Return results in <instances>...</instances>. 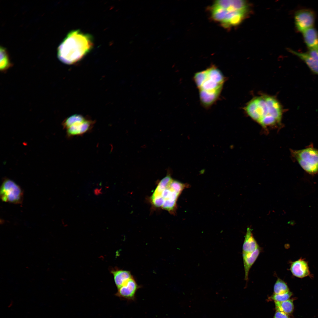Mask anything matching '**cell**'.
Instances as JSON below:
<instances>
[{
	"label": "cell",
	"instance_id": "obj_1",
	"mask_svg": "<svg viewBox=\"0 0 318 318\" xmlns=\"http://www.w3.org/2000/svg\"><path fill=\"white\" fill-rule=\"evenodd\" d=\"M244 109L250 118L264 128L279 126L281 122L282 107L273 96L264 94L255 97Z\"/></svg>",
	"mask_w": 318,
	"mask_h": 318
},
{
	"label": "cell",
	"instance_id": "obj_2",
	"mask_svg": "<svg viewBox=\"0 0 318 318\" xmlns=\"http://www.w3.org/2000/svg\"><path fill=\"white\" fill-rule=\"evenodd\" d=\"M193 79L198 90L201 104L205 108H209L218 99L226 78L218 68L212 65L196 73Z\"/></svg>",
	"mask_w": 318,
	"mask_h": 318
},
{
	"label": "cell",
	"instance_id": "obj_3",
	"mask_svg": "<svg viewBox=\"0 0 318 318\" xmlns=\"http://www.w3.org/2000/svg\"><path fill=\"white\" fill-rule=\"evenodd\" d=\"M92 35L79 30L68 33L57 49V57L64 64H71L79 61L92 49Z\"/></svg>",
	"mask_w": 318,
	"mask_h": 318
},
{
	"label": "cell",
	"instance_id": "obj_4",
	"mask_svg": "<svg viewBox=\"0 0 318 318\" xmlns=\"http://www.w3.org/2000/svg\"><path fill=\"white\" fill-rule=\"evenodd\" d=\"M188 185L173 179L169 175L162 179L150 198L153 207L162 209L174 214L177 209L178 199Z\"/></svg>",
	"mask_w": 318,
	"mask_h": 318
},
{
	"label": "cell",
	"instance_id": "obj_5",
	"mask_svg": "<svg viewBox=\"0 0 318 318\" xmlns=\"http://www.w3.org/2000/svg\"><path fill=\"white\" fill-rule=\"evenodd\" d=\"M292 157L302 168L310 175L318 173V149L312 146L299 150H292Z\"/></svg>",
	"mask_w": 318,
	"mask_h": 318
},
{
	"label": "cell",
	"instance_id": "obj_6",
	"mask_svg": "<svg viewBox=\"0 0 318 318\" xmlns=\"http://www.w3.org/2000/svg\"><path fill=\"white\" fill-rule=\"evenodd\" d=\"M94 122L87 119L82 115H75L66 118L62 125L67 130L68 137L80 135L88 131L91 128Z\"/></svg>",
	"mask_w": 318,
	"mask_h": 318
},
{
	"label": "cell",
	"instance_id": "obj_7",
	"mask_svg": "<svg viewBox=\"0 0 318 318\" xmlns=\"http://www.w3.org/2000/svg\"><path fill=\"white\" fill-rule=\"evenodd\" d=\"M0 196L3 201L15 204H21L23 193L21 187L12 180H4L0 188Z\"/></svg>",
	"mask_w": 318,
	"mask_h": 318
},
{
	"label": "cell",
	"instance_id": "obj_8",
	"mask_svg": "<svg viewBox=\"0 0 318 318\" xmlns=\"http://www.w3.org/2000/svg\"><path fill=\"white\" fill-rule=\"evenodd\" d=\"M315 16L312 10L307 9L297 11L294 16L295 23L297 30L302 32L312 27L314 22Z\"/></svg>",
	"mask_w": 318,
	"mask_h": 318
},
{
	"label": "cell",
	"instance_id": "obj_9",
	"mask_svg": "<svg viewBox=\"0 0 318 318\" xmlns=\"http://www.w3.org/2000/svg\"><path fill=\"white\" fill-rule=\"evenodd\" d=\"M140 287L133 276L125 283L118 289L116 295L122 299L134 301L138 290Z\"/></svg>",
	"mask_w": 318,
	"mask_h": 318
},
{
	"label": "cell",
	"instance_id": "obj_10",
	"mask_svg": "<svg viewBox=\"0 0 318 318\" xmlns=\"http://www.w3.org/2000/svg\"><path fill=\"white\" fill-rule=\"evenodd\" d=\"M290 270L294 276L299 278L306 277L310 274L307 263L302 259L292 262Z\"/></svg>",
	"mask_w": 318,
	"mask_h": 318
},
{
	"label": "cell",
	"instance_id": "obj_11",
	"mask_svg": "<svg viewBox=\"0 0 318 318\" xmlns=\"http://www.w3.org/2000/svg\"><path fill=\"white\" fill-rule=\"evenodd\" d=\"M304 41L309 49H318V33L313 27L302 32Z\"/></svg>",
	"mask_w": 318,
	"mask_h": 318
},
{
	"label": "cell",
	"instance_id": "obj_12",
	"mask_svg": "<svg viewBox=\"0 0 318 318\" xmlns=\"http://www.w3.org/2000/svg\"><path fill=\"white\" fill-rule=\"evenodd\" d=\"M115 285L117 289L125 283L133 276L129 271L115 269L111 271Z\"/></svg>",
	"mask_w": 318,
	"mask_h": 318
},
{
	"label": "cell",
	"instance_id": "obj_13",
	"mask_svg": "<svg viewBox=\"0 0 318 318\" xmlns=\"http://www.w3.org/2000/svg\"><path fill=\"white\" fill-rule=\"evenodd\" d=\"M259 246L253 237L251 228H247L243 245V254L252 253Z\"/></svg>",
	"mask_w": 318,
	"mask_h": 318
},
{
	"label": "cell",
	"instance_id": "obj_14",
	"mask_svg": "<svg viewBox=\"0 0 318 318\" xmlns=\"http://www.w3.org/2000/svg\"><path fill=\"white\" fill-rule=\"evenodd\" d=\"M261 251L259 246L252 253L242 254L245 271V279L248 280L249 270L258 258Z\"/></svg>",
	"mask_w": 318,
	"mask_h": 318
},
{
	"label": "cell",
	"instance_id": "obj_15",
	"mask_svg": "<svg viewBox=\"0 0 318 318\" xmlns=\"http://www.w3.org/2000/svg\"><path fill=\"white\" fill-rule=\"evenodd\" d=\"M289 51L304 61L313 72L318 74V63L308 53L298 52L290 49Z\"/></svg>",
	"mask_w": 318,
	"mask_h": 318
},
{
	"label": "cell",
	"instance_id": "obj_16",
	"mask_svg": "<svg viewBox=\"0 0 318 318\" xmlns=\"http://www.w3.org/2000/svg\"><path fill=\"white\" fill-rule=\"evenodd\" d=\"M276 311L283 312L288 314H291L293 312L294 306L293 301L289 299L282 302H274Z\"/></svg>",
	"mask_w": 318,
	"mask_h": 318
},
{
	"label": "cell",
	"instance_id": "obj_17",
	"mask_svg": "<svg viewBox=\"0 0 318 318\" xmlns=\"http://www.w3.org/2000/svg\"><path fill=\"white\" fill-rule=\"evenodd\" d=\"M0 69L1 71L5 72L12 66L9 57L6 49L1 47Z\"/></svg>",
	"mask_w": 318,
	"mask_h": 318
},
{
	"label": "cell",
	"instance_id": "obj_18",
	"mask_svg": "<svg viewBox=\"0 0 318 318\" xmlns=\"http://www.w3.org/2000/svg\"><path fill=\"white\" fill-rule=\"evenodd\" d=\"M289 291V288L285 282L281 279L278 278L274 286V294H283Z\"/></svg>",
	"mask_w": 318,
	"mask_h": 318
},
{
	"label": "cell",
	"instance_id": "obj_19",
	"mask_svg": "<svg viewBox=\"0 0 318 318\" xmlns=\"http://www.w3.org/2000/svg\"><path fill=\"white\" fill-rule=\"evenodd\" d=\"M292 295L290 291L284 293L276 294H274L270 297L274 302H282L289 299Z\"/></svg>",
	"mask_w": 318,
	"mask_h": 318
},
{
	"label": "cell",
	"instance_id": "obj_20",
	"mask_svg": "<svg viewBox=\"0 0 318 318\" xmlns=\"http://www.w3.org/2000/svg\"><path fill=\"white\" fill-rule=\"evenodd\" d=\"M308 54L318 63V49H309Z\"/></svg>",
	"mask_w": 318,
	"mask_h": 318
},
{
	"label": "cell",
	"instance_id": "obj_21",
	"mask_svg": "<svg viewBox=\"0 0 318 318\" xmlns=\"http://www.w3.org/2000/svg\"><path fill=\"white\" fill-rule=\"evenodd\" d=\"M273 318H290L288 314L283 312L276 311Z\"/></svg>",
	"mask_w": 318,
	"mask_h": 318
}]
</instances>
